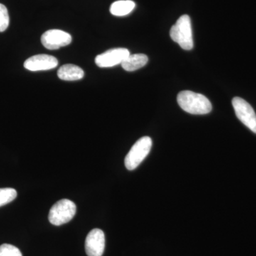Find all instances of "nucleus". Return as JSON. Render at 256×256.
I'll return each instance as SVG.
<instances>
[{
    "label": "nucleus",
    "mask_w": 256,
    "mask_h": 256,
    "mask_svg": "<svg viewBox=\"0 0 256 256\" xmlns=\"http://www.w3.org/2000/svg\"><path fill=\"white\" fill-rule=\"evenodd\" d=\"M0 256H22V254L18 248L4 244L0 246Z\"/></svg>",
    "instance_id": "nucleus-14"
},
{
    "label": "nucleus",
    "mask_w": 256,
    "mask_h": 256,
    "mask_svg": "<svg viewBox=\"0 0 256 256\" xmlns=\"http://www.w3.org/2000/svg\"><path fill=\"white\" fill-rule=\"evenodd\" d=\"M76 213V206L70 200L64 198L55 204L50 208L48 214L50 223L60 226L68 223Z\"/></svg>",
    "instance_id": "nucleus-4"
},
{
    "label": "nucleus",
    "mask_w": 256,
    "mask_h": 256,
    "mask_svg": "<svg viewBox=\"0 0 256 256\" xmlns=\"http://www.w3.org/2000/svg\"><path fill=\"white\" fill-rule=\"evenodd\" d=\"M136 8V3L132 0H120L111 4L110 12L114 16H126L132 12Z\"/></svg>",
    "instance_id": "nucleus-12"
},
{
    "label": "nucleus",
    "mask_w": 256,
    "mask_h": 256,
    "mask_svg": "<svg viewBox=\"0 0 256 256\" xmlns=\"http://www.w3.org/2000/svg\"><path fill=\"white\" fill-rule=\"evenodd\" d=\"M232 105L239 120L256 134V114L252 106L239 97L234 98Z\"/></svg>",
    "instance_id": "nucleus-5"
},
{
    "label": "nucleus",
    "mask_w": 256,
    "mask_h": 256,
    "mask_svg": "<svg viewBox=\"0 0 256 256\" xmlns=\"http://www.w3.org/2000/svg\"><path fill=\"white\" fill-rule=\"evenodd\" d=\"M152 146L150 137L144 136L134 143L124 158V165L128 170H134L142 163L149 154Z\"/></svg>",
    "instance_id": "nucleus-3"
},
{
    "label": "nucleus",
    "mask_w": 256,
    "mask_h": 256,
    "mask_svg": "<svg viewBox=\"0 0 256 256\" xmlns=\"http://www.w3.org/2000/svg\"><path fill=\"white\" fill-rule=\"evenodd\" d=\"M170 36L183 50H190L194 47L191 20L184 14L178 18L170 30Z\"/></svg>",
    "instance_id": "nucleus-2"
},
{
    "label": "nucleus",
    "mask_w": 256,
    "mask_h": 256,
    "mask_svg": "<svg viewBox=\"0 0 256 256\" xmlns=\"http://www.w3.org/2000/svg\"><path fill=\"white\" fill-rule=\"evenodd\" d=\"M130 55V54L127 48H112L98 55L96 57L95 62L100 68H110L122 64Z\"/></svg>",
    "instance_id": "nucleus-7"
},
{
    "label": "nucleus",
    "mask_w": 256,
    "mask_h": 256,
    "mask_svg": "<svg viewBox=\"0 0 256 256\" xmlns=\"http://www.w3.org/2000/svg\"><path fill=\"white\" fill-rule=\"evenodd\" d=\"M105 246V234L100 229H92L88 234L85 242L86 252L88 256H102Z\"/></svg>",
    "instance_id": "nucleus-8"
},
{
    "label": "nucleus",
    "mask_w": 256,
    "mask_h": 256,
    "mask_svg": "<svg viewBox=\"0 0 256 256\" xmlns=\"http://www.w3.org/2000/svg\"><path fill=\"white\" fill-rule=\"evenodd\" d=\"M148 62V57L143 54H136L130 55L126 60L121 64L122 68L127 72H134L142 68Z\"/></svg>",
    "instance_id": "nucleus-11"
},
{
    "label": "nucleus",
    "mask_w": 256,
    "mask_h": 256,
    "mask_svg": "<svg viewBox=\"0 0 256 256\" xmlns=\"http://www.w3.org/2000/svg\"><path fill=\"white\" fill-rule=\"evenodd\" d=\"M41 42L47 50H57L70 44L72 37L68 33L62 30H50L42 34Z\"/></svg>",
    "instance_id": "nucleus-6"
},
{
    "label": "nucleus",
    "mask_w": 256,
    "mask_h": 256,
    "mask_svg": "<svg viewBox=\"0 0 256 256\" xmlns=\"http://www.w3.org/2000/svg\"><path fill=\"white\" fill-rule=\"evenodd\" d=\"M58 77L60 80L74 82V80H80L84 78V70L78 66L74 64H65L60 67L57 72Z\"/></svg>",
    "instance_id": "nucleus-10"
},
{
    "label": "nucleus",
    "mask_w": 256,
    "mask_h": 256,
    "mask_svg": "<svg viewBox=\"0 0 256 256\" xmlns=\"http://www.w3.org/2000/svg\"><path fill=\"white\" fill-rule=\"evenodd\" d=\"M18 196V192L13 188H0V206L14 201Z\"/></svg>",
    "instance_id": "nucleus-13"
},
{
    "label": "nucleus",
    "mask_w": 256,
    "mask_h": 256,
    "mask_svg": "<svg viewBox=\"0 0 256 256\" xmlns=\"http://www.w3.org/2000/svg\"><path fill=\"white\" fill-rule=\"evenodd\" d=\"M178 102L183 110L190 114H208L212 110V104L206 96L190 90L180 92Z\"/></svg>",
    "instance_id": "nucleus-1"
},
{
    "label": "nucleus",
    "mask_w": 256,
    "mask_h": 256,
    "mask_svg": "<svg viewBox=\"0 0 256 256\" xmlns=\"http://www.w3.org/2000/svg\"><path fill=\"white\" fill-rule=\"evenodd\" d=\"M58 64V60L53 56L38 54L33 56L25 60L24 66L31 72H38L54 68Z\"/></svg>",
    "instance_id": "nucleus-9"
},
{
    "label": "nucleus",
    "mask_w": 256,
    "mask_h": 256,
    "mask_svg": "<svg viewBox=\"0 0 256 256\" xmlns=\"http://www.w3.org/2000/svg\"><path fill=\"white\" fill-rule=\"evenodd\" d=\"M10 24L8 10L4 4H0V32H4Z\"/></svg>",
    "instance_id": "nucleus-15"
}]
</instances>
